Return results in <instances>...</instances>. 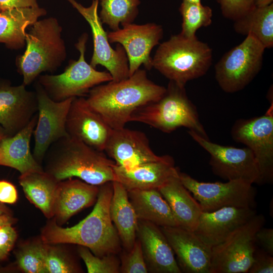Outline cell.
Wrapping results in <instances>:
<instances>
[{
    "label": "cell",
    "mask_w": 273,
    "mask_h": 273,
    "mask_svg": "<svg viewBox=\"0 0 273 273\" xmlns=\"http://www.w3.org/2000/svg\"><path fill=\"white\" fill-rule=\"evenodd\" d=\"M119 272L147 273L148 272L140 241L136 239L130 251L124 250L120 257Z\"/></svg>",
    "instance_id": "36"
},
{
    "label": "cell",
    "mask_w": 273,
    "mask_h": 273,
    "mask_svg": "<svg viewBox=\"0 0 273 273\" xmlns=\"http://www.w3.org/2000/svg\"><path fill=\"white\" fill-rule=\"evenodd\" d=\"M37 112L35 92L27 90L23 83L12 85L0 81V126L8 136L23 129Z\"/></svg>",
    "instance_id": "16"
},
{
    "label": "cell",
    "mask_w": 273,
    "mask_h": 273,
    "mask_svg": "<svg viewBox=\"0 0 273 273\" xmlns=\"http://www.w3.org/2000/svg\"><path fill=\"white\" fill-rule=\"evenodd\" d=\"M130 121L145 123L165 133L184 127L209 139L196 106L187 95L185 86L172 81L160 99L135 111Z\"/></svg>",
    "instance_id": "6"
},
{
    "label": "cell",
    "mask_w": 273,
    "mask_h": 273,
    "mask_svg": "<svg viewBox=\"0 0 273 273\" xmlns=\"http://www.w3.org/2000/svg\"><path fill=\"white\" fill-rule=\"evenodd\" d=\"M257 214L255 208L225 207L211 212L202 211L195 234L213 247L223 242L234 231Z\"/></svg>",
    "instance_id": "20"
},
{
    "label": "cell",
    "mask_w": 273,
    "mask_h": 273,
    "mask_svg": "<svg viewBox=\"0 0 273 273\" xmlns=\"http://www.w3.org/2000/svg\"><path fill=\"white\" fill-rule=\"evenodd\" d=\"M265 48L248 34L239 44L226 52L215 66V76L225 93H234L245 88L260 71Z\"/></svg>",
    "instance_id": "8"
},
{
    "label": "cell",
    "mask_w": 273,
    "mask_h": 273,
    "mask_svg": "<svg viewBox=\"0 0 273 273\" xmlns=\"http://www.w3.org/2000/svg\"><path fill=\"white\" fill-rule=\"evenodd\" d=\"M99 186L72 178L58 182L53 201V217L60 225L97 200Z\"/></svg>",
    "instance_id": "23"
},
{
    "label": "cell",
    "mask_w": 273,
    "mask_h": 273,
    "mask_svg": "<svg viewBox=\"0 0 273 273\" xmlns=\"http://www.w3.org/2000/svg\"><path fill=\"white\" fill-rule=\"evenodd\" d=\"M140 3V0H99L100 19L112 31L117 30L120 24L133 23L138 15Z\"/></svg>",
    "instance_id": "31"
},
{
    "label": "cell",
    "mask_w": 273,
    "mask_h": 273,
    "mask_svg": "<svg viewBox=\"0 0 273 273\" xmlns=\"http://www.w3.org/2000/svg\"><path fill=\"white\" fill-rule=\"evenodd\" d=\"M188 1L190 3H195V4H200L201 3V0H184Z\"/></svg>",
    "instance_id": "47"
},
{
    "label": "cell",
    "mask_w": 273,
    "mask_h": 273,
    "mask_svg": "<svg viewBox=\"0 0 273 273\" xmlns=\"http://www.w3.org/2000/svg\"><path fill=\"white\" fill-rule=\"evenodd\" d=\"M104 151L116 166L124 168L161 160L165 156L153 152L145 133L124 127L112 129Z\"/></svg>",
    "instance_id": "18"
},
{
    "label": "cell",
    "mask_w": 273,
    "mask_h": 273,
    "mask_svg": "<svg viewBox=\"0 0 273 273\" xmlns=\"http://www.w3.org/2000/svg\"><path fill=\"white\" fill-rule=\"evenodd\" d=\"M112 185L110 217L124 250L130 251L136 239L138 219L129 200L127 191L117 181H113Z\"/></svg>",
    "instance_id": "27"
},
{
    "label": "cell",
    "mask_w": 273,
    "mask_h": 273,
    "mask_svg": "<svg viewBox=\"0 0 273 273\" xmlns=\"http://www.w3.org/2000/svg\"><path fill=\"white\" fill-rule=\"evenodd\" d=\"M158 190L168 203L177 225L194 232L202 210L198 201L181 182L179 174L170 178Z\"/></svg>",
    "instance_id": "25"
},
{
    "label": "cell",
    "mask_w": 273,
    "mask_h": 273,
    "mask_svg": "<svg viewBox=\"0 0 273 273\" xmlns=\"http://www.w3.org/2000/svg\"><path fill=\"white\" fill-rule=\"evenodd\" d=\"M62 32V26L54 17L38 20L26 32V49L16 59L25 85L30 84L43 72L56 71L65 61L67 50Z\"/></svg>",
    "instance_id": "4"
},
{
    "label": "cell",
    "mask_w": 273,
    "mask_h": 273,
    "mask_svg": "<svg viewBox=\"0 0 273 273\" xmlns=\"http://www.w3.org/2000/svg\"><path fill=\"white\" fill-rule=\"evenodd\" d=\"M273 3V0H254L255 7H261L268 6Z\"/></svg>",
    "instance_id": "44"
},
{
    "label": "cell",
    "mask_w": 273,
    "mask_h": 273,
    "mask_svg": "<svg viewBox=\"0 0 273 273\" xmlns=\"http://www.w3.org/2000/svg\"><path fill=\"white\" fill-rule=\"evenodd\" d=\"M113 169L115 180L120 183L127 191L158 189L179 171L174 166L173 158L169 155H165L161 160L143 163L129 168L115 165Z\"/></svg>",
    "instance_id": "22"
},
{
    "label": "cell",
    "mask_w": 273,
    "mask_h": 273,
    "mask_svg": "<svg viewBox=\"0 0 273 273\" xmlns=\"http://www.w3.org/2000/svg\"><path fill=\"white\" fill-rule=\"evenodd\" d=\"M182 17L180 34L188 37L196 36L198 29L212 23V10L201 3L195 4L183 0L179 8Z\"/></svg>",
    "instance_id": "32"
},
{
    "label": "cell",
    "mask_w": 273,
    "mask_h": 273,
    "mask_svg": "<svg viewBox=\"0 0 273 273\" xmlns=\"http://www.w3.org/2000/svg\"><path fill=\"white\" fill-rule=\"evenodd\" d=\"M38 6L37 0H0V11Z\"/></svg>",
    "instance_id": "42"
},
{
    "label": "cell",
    "mask_w": 273,
    "mask_h": 273,
    "mask_svg": "<svg viewBox=\"0 0 273 273\" xmlns=\"http://www.w3.org/2000/svg\"><path fill=\"white\" fill-rule=\"evenodd\" d=\"M127 194L138 220L160 227L178 226L168 203L158 189L132 190Z\"/></svg>",
    "instance_id": "28"
},
{
    "label": "cell",
    "mask_w": 273,
    "mask_h": 273,
    "mask_svg": "<svg viewBox=\"0 0 273 273\" xmlns=\"http://www.w3.org/2000/svg\"><path fill=\"white\" fill-rule=\"evenodd\" d=\"M8 136L3 128L0 126V142L5 137Z\"/></svg>",
    "instance_id": "46"
},
{
    "label": "cell",
    "mask_w": 273,
    "mask_h": 273,
    "mask_svg": "<svg viewBox=\"0 0 273 273\" xmlns=\"http://www.w3.org/2000/svg\"><path fill=\"white\" fill-rule=\"evenodd\" d=\"M166 90L149 79L145 70L139 69L125 79L95 86L86 99L112 129H117L130 122L135 111L160 99Z\"/></svg>",
    "instance_id": "2"
},
{
    "label": "cell",
    "mask_w": 273,
    "mask_h": 273,
    "mask_svg": "<svg viewBox=\"0 0 273 273\" xmlns=\"http://www.w3.org/2000/svg\"><path fill=\"white\" fill-rule=\"evenodd\" d=\"M17 233L12 224L0 228V262L5 260L12 249L17 239Z\"/></svg>",
    "instance_id": "39"
},
{
    "label": "cell",
    "mask_w": 273,
    "mask_h": 273,
    "mask_svg": "<svg viewBox=\"0 0 273 273\" xmlns=\"http://www.w3.org/2000/svg\"><path fill=\"white\" fill-rule=\"evenodd\" d=\"M179 179L193 194L202 211L211 212L225 207H255L256 191L252 184L242 179L226 183L199 181L179 171Z\"/></svg>",
    "instance_id": "10"
},
{
    "label": "cell",
    "mask_w": 273,
    "mask_h": 273,
    "mask_svg": "<svg viewBox=\"0 0 273 273\" xmlns=\"http://www.w3.org/2000/svg\"><path fill=\"white\" fill-rule=\"evenodd\" d=\"M15 222V218L12 215H0V228L8 224H13Z\"/></svg>",
    "instance_id": "43"
},
{
    "label": "cell",
    "mask_w": 273,
    "mask_h": 273,
    "mask_svg": "<svg viewBox=\"0 0 273 273\" xmlns=\"http://www.w3.org/2000/svg\"><path fill=\"white\" fill-rule=\"evenodd\" d=\"M136 237L141 244L148 272H182L160 226L149 221L138 220Z\"/></svg>",
    "instance_id": "21"
},
{
    "label": "cell",
    "mask_w": 273,
    "mask_h": 273,
    "mask_svg": "<svg viewBox=\"0 0 273 273\" xmlns=\"http://www.w3.org/2000/svg\"><path fill=\"white\" fill-rule=\"evenodd\" d=\"M190 136L210 155L209 164L213 173L225 180L242 179L259 184V169L252 151L211 142L188 130Z\"/></svg>",
    "instance_id": "12"
},
{
    "label": "cell",
    "mask_w": 273,
    "mask_h": 273,
    "mask_svg": "<svg viewBox=\"0 0 273 273\" xmlns=\"http://www.w3.org/2000/svg\"><path fill=\"white\" fill-rule=\"evenodd\" d=\"M37 121V113L23 129L0 142V166L18 171L20 174L43 171L30 151V143Z\"/></svg>",
    "instance_id": "24"
},
{
    "label": "cell",
    "mask_w": 273,
    "mask_h": 273,
    "mask_svg": "<svg viewBox=\"0 0 273 273\" xmlns=\"http://www.w3.org/2000/svg\"><path fill=\"white\" fill-rule=\"evenodd\" d=\"M212 51L196 36L180 33L159 44L152 58V66L163 76L180 86L204 75L212 64Z\"/></svg>",
    "instance_id": "5"
},
{
    "label": "cell",
    "mask_w": 273,
    "mask_h": 273,
    "mask_svg": "<svg viewBox=\"0 0 273 273\" xmlns=\"http://www.w3.org/2000/svg\"><path fill=\"white\" fill-rule=\"evenodd\" d=\"M88 35L84 32L75 44L79 52L77 60H70L63 72L56 75H40L37 82L49 97L57 102L87 96L93 87L112 80L108 71H100L85 59Z\"/></svg>",
    "instance_id": "7"
},
{
    "label": "cell",
    "mask_w": 273,
    "mask_h": 273,
    "mask_svg": "<svg viewBox=\"0 0 273 273\" xmlns=\"http://www.w3.org/2000/svg\"><path fill=\"white\" fill-rule=\"evenodd\" d=\"M5 214L12 215L10 210L4 204L0 202V215Z\"/></svg>",
    "instance_id": "45"
},
{
    "label": "cell",
    "mask_w": 273,
    "mask_h": 273,
    "mask_svg": "<svg viewBox=\"0 0 273 273\" xmlns=\"http://www.w3.org/2000/svg\"><path fill=\"white\" fill-rule=\"evenodd\" d=\"M78 252L88 273L119 272L120 261L116 254L98 257L92 253L88 248L82 246H79Z\"/></svg>",
    "instance_id": "35"
},
{
    "label": "cell",
    "mask_w": 273,
    "mask_h": 273,
    "mask_svg": "<svg viewBox=\"0 0 273 273\" xmlns=\"http://www.w3.org/2000/svg\"><path fill=\"white\" fill-rule=\"evenodd\" d=\"M46 14L39 6L0 11V43L12 49L24 48L27 29Z\"/></svg>",
    "instance_id": "26"
},
{
    "label": "cell",
    "mask_w": 273,
    "mask_h": 273,
    "mask_svg": "<svg viewBox=\"0 0 273 273\" xmlns=\"http://www.w3.org/2000/svg\"><path fill=\"white\" fill-rule=\"evenodd\" d=\"M112 129L89 105L85 98L73 99L66 121V130L69 136L104 152Z\"/></svg>",
    "instance_id": "17"
},
{
    "label": "cell",
    "mask_w": 273,
    "mask_h": 273,
    "mask_svg": "<svg viewBox=\"0 0 273 273\" xmlns=\"http://www.w3.org/2000/svg\"><path fill=\"white\" fill-rule=\"evenodd\" d=\"M163 36L161 25L155 23L125 24L121 28L107 32L110 43H117L124 48L128 59L129 75L143 65L148 70L152 68L151 52Z\"/></svg>",
    "instance_id": "15"
},
{
    "label": "cell",
    "mask_w": 273,
    "mask_h": 273,
    "mask_svg": "<svg viewBox=\"0 0 273 273\" xmlns=\"http://www.w3.org/2000/svg\"><path fill=\"white\" fill-rule=\"evenodd\" d=\"M66 1L84 18L90 27L94 50L89 64L95 68L98 65L104 66L112 76V81H119L128 78L129 67L125 51L119 43L115 49L110 46L107 32L103 28L98 12L99 0H92L87 7L76 0Z\"/></svg>",
    "instance_id": "13"
},
{
    "label": "cell",
    "mask_w": 273,
    "mask_h": 273,
    "mask_svg": "<svg viewBox=\"0 0 273 273\" xmlns=\"http://www.w3.org/2000/svg\"><path fill=\"white\" fill-rule=\"evenodd\" d=\"M220 5L222 15L236 21L255 7L254 0H215Z\"/></svg>",
    "instance_id": "37"
},
{
    "label": "cell",
    "mask_w": 273,
    "mask_h": 273,
    "mask_svg": "<svg viewBox=\"0 0 273 273\" xmlns=\"http://www.w3.org/2000/svg\"><path fill=\"white\" fill-rule=\"evenodd\" d=\"M44 158L43 170L58 181L76 177L99 186L115 180L113 160L104 152L69 135L52 144Z\"/></svg>",
    "instance_id": "3"
},
{
    "label": "cell",
    "mask_w": 273,
    "mask_h": 273,
    "mask_svg": "<svg viewBox=\"0 0 273 273\" xmlns=\"http://www.w3.org/2000/svg\"><path fill=\"white\" fill-rule=\"evenodd\" d=\"M43 242L30 243L22 247L16 253L18 266L27 273H46L43 257Z\"/></svg>",
    "instance_id": "33"
},
{
    "label": "cell",
    "mask_w": 273,
    "mask_h": 273,
    "mask_svg": "<svg viewBox=\"0 0 273 273\" xmlns=\"http://www.w3.org/2000/svg\"><path fill=\"white\" fill-rule=\"evenodd\" d=\"M174 254L181 272L209 273L212 248L194 232L178 226L160 227Z\"/></svg>",
    "instance_id": "19"
},
{
    "label": "cell",
    "mask_w": 273,
    "mask_h": 273,
    "mask_svg": "<svg viewBox=\"0 0 273 273\" xmlns=\"http://www.w3.org/2000/svg\"><path fill=\"white\" fill-rule=\"evenodd\" d=\"M234 22V29L238 33L253 36L265 49L272 47L273 3L264 7H255Z\"/></svg>",
    "instance_id": "30"
},
{
    "label": "cell",
    "mask_w": 273,
    "mask_h": 273,
    "mask_svg": "<svg viewBox=\"0 0 273 273\" xmlns=\"http://www.w3.org/2000/svg\"><path fill=\"white\" fill-rule=\"evenodd\" d=\"M112 195V181L99 186L96 203L85 218L70 228L61 227L54 219L42 229L41 241L49 244H77L98 257L118 254L121 241L109 211Z\"/></svg>",
    "instance_id": "1"
},
{
    "label": "cell",
    "mask_w": 273,
    "mask_h": 273,
    "mask_svg": "<svg viewBox=\"0 0 273 273\" xmlns=\"http://www.w3.org/2000/svg\"><path fill=\"white\" fill-rule=\"evenodd\" d=\"M249 273H272L273 256L262 249L256 247L253 262L248 270Z\"/></svg>",
    "instance_id": "38"
},
{
    "label": "cell",
    "mask_w": 273,
    "mask_h": 273,
    "mask_svg": "<svg viewBox=\"0 0 273 273\" xmlns=\"http://www.w3.org/2000/svg\"><path fill=\"white\" fill-rule=\"evenodd\" d=\"M256 243L261 249L273 256V229L262 226L256 234Z\"/></svg>",
    "instance_id": "40"
},
{
    "label": "cell",
    "mask_w": 273,
    "mask_h": 273,
    "mask_svg": "<svg viewBox=\"0 0 273 273\" xmlns=\"http://www.w3.org/2000/svg\"><path fill=\"white\" fill-rule=\"evenodd\" d=\"M35 89L37 100V121L33 132L34 145L32 154L40 164L51 145L68 135L66 121L74 98L55 101L38 82L35 83Z\"/></svg>",
    "instance_id": "14"
},
{
    "label": "cell",
    "mask_w": 273,
    "mask_h": 273,
    "mask_svg": "<svg viewBox=\"0 0 273 273\" xmlns=\"http://www.w3.org/2000/svg\"><path fill=\"white\" fill-rule=\"evenodd\" d=\"M264 216L256 214L223 242L212 247L209 273H246L256 248V234L264 226Z\"/></svg>",
    "instance_id": "9"
},
{
    "label": "cell",
    "mask_w": 273,
    "mask_h": 273,
    "mask_svg": "<svg viewBox=\"0 0 273 273\" xmlns=\"http://www.w3.org/2000/svg\"><path fill=\"white\" fill-rule=\"evenodd\" d=\"M42 252L47 273L79 272L78 266L73 260L55 244L43 243Z\"/></svg>",
    "instance_id": "34"
},
{
    "label": "cell",
    "mask_w": 273,
    "mask_h": 273,
    "mask_svg": "<svg viewBox=\"0 0 273 273\" xmlns=\"http://www.w3.org/2000/svg\"><path fill=\"white\" fill-rule=\"evenodd\" d=\"M58 182L44 170L20 174L19 177L27 198L48 218L53 217V204Z\"/></svg>",
    "instance_id": "29"
},
{
    "label": "cell",
    "mask_w": 273,
    "mask_h": 273,
    "mask_svg": "<svg viewBox=\"0 0 273 273\" xmlns=\"http://www.w3.org/2000/svg\"><path fill=\"white\" fill-rule=\"evenodd\" d=\"M18 193L15 186L6 180H0V202L14 204L17 201Z\"/></svg>",
    "instance_id": "41"
},
{
    "label": "cell",
    "mask_w": 273,
    "mask_h": 273,
    "mask_svg": "<svg viewBox=\"0 0 273 273\" xmlns=\"http://www.w3.org/2000/svg\"><path fill=\"white\" fill-rule=\"evenodd\" d=\"M235 142L247 146L252 152L260 174L259 185L273 180L272 106L261 116L237 120L231 129Z\"/></svg>",
    "instance_id": "11"
}]
</instances>
